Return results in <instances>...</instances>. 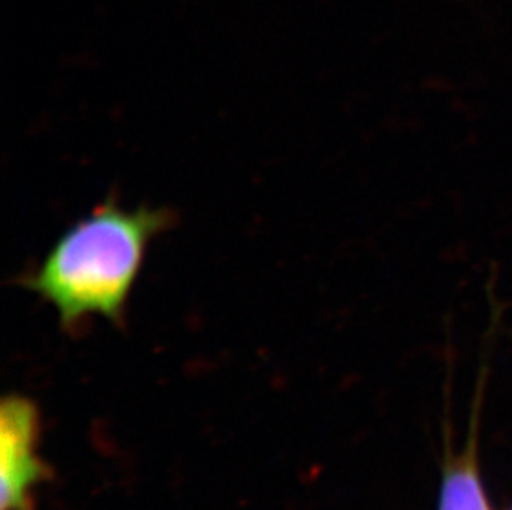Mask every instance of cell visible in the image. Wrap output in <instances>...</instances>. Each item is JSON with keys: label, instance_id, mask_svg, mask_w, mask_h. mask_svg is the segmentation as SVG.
Here are the masks:
<instances>
[{"label": "cell", "instance_id": "1", "mask_svg": "<svg viewBox=\"0 0 512 510\" xmlns=\"http://www.w3.org/2000/svg\"><path fill=\"white\" fill-rule=\"evenodd\" d=\"M171 222L168 209L107 201L68 227L19 284L52 305L67 332L90 317L121 325L151 242Z\"/></svg>", "mask_w": 512, "mask_h": 510}, {"label": "cell", "instance_id": "2", "mask_svg": "<svg viewBox=\"0 0 512 510\" xmlns=\"http://www.w3.org/2000/svg\"><path fill=\"white\" fill-rule=\"evenodd\" d=\"M39 411L24 396H7L0 409L2 510H32V492L50 477L39 448Z\"/></svg>", "mask_w": 512, "mask_h": 510}, {"label": "cell", "instance_id": "3", "mask_svg": "<svg viewBox=\"0 0 512 510\" xmlns=\"http://www.w3.org/2000/svg\"><path fill=\"white\" fill-rule=\"evenodd\" d=\"M440 510H489L483 487L471 466H458L446 474Z\"/></svg>", "mask_w": 512, "mask_h": 510}]
</instances>
